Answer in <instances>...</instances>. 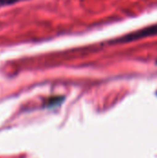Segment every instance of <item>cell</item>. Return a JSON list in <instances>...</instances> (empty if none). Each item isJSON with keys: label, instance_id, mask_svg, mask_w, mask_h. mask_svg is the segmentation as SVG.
Here are the masks:
<instances>
[{"label": "cell", "instance_id": "obj_1", "mask_svg": "<svg viewBox=\"0 0 157 158\" xmlns=\"http://www.w3.org/2000/svg\"><path fill=\"white\" fill-rule=\"evenodd\" d=\"M155 35H157V24L148 26L146 28H143V29H141L139 31L129 33L127 35H124V36L115 40L113 43H117V44L130 43V42L141 40V39H143V38H147V37L155 36Z\"/></svg>", "mask_w": 157, "mask_h": 158}, {"label": "cell", "instance_id": "obj_2", "mask_svg": "<svg viewBox=\"0 0 157 158\" xmlns=\"http://www.w3.org/2000/svg\"><path fill=\"white\" fill-rule=\"evenodd\" d=\"M21 1H25V0H0V6H8V5H13Z\"/></svg>", "mask_w": 157, "mask_h": 158}]
</instances>
